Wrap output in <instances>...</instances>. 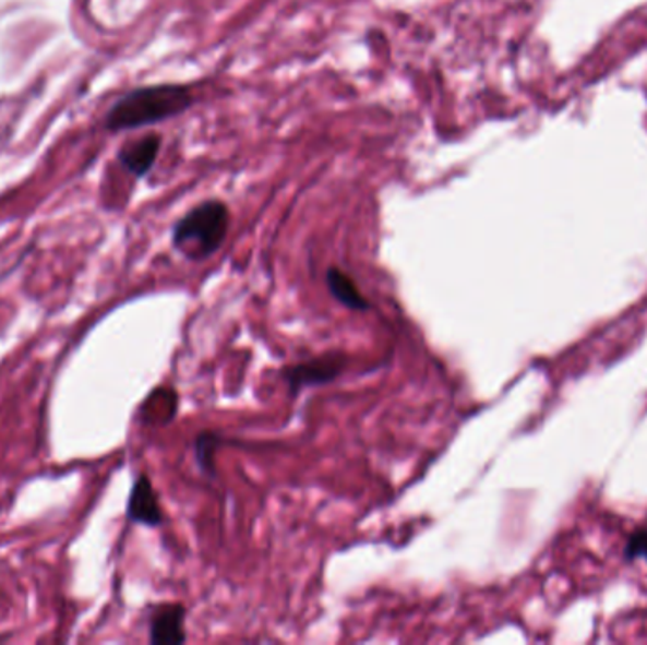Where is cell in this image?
I'll return each instance as SVG.
<instances>
[{
	"label": "cell",
	"mask_w": 647,
	"mask_h": 645,
	"mask_svg": "<svg viewBox=\"0 0 647 645\" xmlns=\"http://www.w3.org/2000/svg\"><path fill=\"white\" fill-rule=\"evenodd\" d=\"M229 231V208L226 203L211 199L182 216L172 229V247L180 254L203 262L218 252Z\"/></svg>",
	"instance_id": "7a4b0ae2"
},
{
	"label": "cell",
	"mask_w": 647,
	"mask_h": 645,
	"mask_svg": "<svg viewBox=\"0 0 647 645\" xmlns=\"http://www.w3.org/2000/svg\"><path fill=\"white\" fill-rule=\"evenodd\" d=\"M625 561H647V525L640 526L628 536L625 549H623Z\"/></svg>",
	"instance_id": "9c48e42d"
},
{
	"label": "cell",
	"mask_w": 647,
	"mask_h": 645,
	"mask_svg": "<svg viewBox=\"0 0 647 645\" xmlns=\"http://www.w3.org/2000/svg\"><path fill=\"white\" fill-rule=\"evenodd\" d=\"M327 290L342 306L350 311H370L371 303L366 299L355 278L349 277L339 267H330L326 271Z\"/></svg>",
	"instance_id": "8992f818"
},
{
	"label": "cell",
	"mask_w": 647,
	"mask_h": 645,
	"mask_svg": "<svg viewBox=\"0 0 647 645\" xmlns=\"http://www.w3.org/2000/svg\"><path fill=\"white\" fill-rule=\"evenodd\" d=\"M184 606H180V604L161 606L149 621V642L156 645L184 644Z\"/></svg>",
	"instance_id": "5b68a950"
},
{
	"label": "cell",
	"mask_w": 647,
	"mask_h": 645,
	"mask_svg": "<svg viewBox=\"0 0 647 645\" xmlns=\"http://www.w3.org/2000/svg\"><path fill=\"white\" fill-rule=\"evenodd\" d=\"M345 366H347V358L339 353H332V355L319 356L309 362L283 369V379L292 392V396H298L299 392L307 386L334 383L335 379L345 371Z\"/></svg>",
	"instance_id": "3957f363"
},
{
	"label": "cell",
	"mask_w": 647,
	"mask_h": 645,
	"mask_svg": "<svg viewBox=\"0 0 647 645\" xmlns=\"http://www.w3.org/2000/svg\"><path fill=\"white\" fill-rule=\"evenodd\" d=\"M220 447V433L201 432L195 440V461L200 464L201 471L208 477H214V456Z\"/></svg>",
	"instance_id": "ba28073f"
},
{
	"label": "cell",
	"mask_w": 647,
	"mask_h": 645,
	"mask_svg": "<svg viewBox=\"0 0 647 645\" xmlns=\"http://www.w3.org/2000/svg\"><path fill=\"white\" fill-rule=\"evenodd\" d=\"M159 146V136H146L143 141L133 142L121 150V164L136 177H144L152 169V165L156 164Z\"/></svg>",
	"instance_id": "52a82bcc"
},
{
	"label": "cell",
	"mask_w": 647,
	"mask_h": 645,
	"mask_svg": "<svg viewBox=\"0 0 647 645\" xmlns=\"http://www.w3.org/2000/svg\"><path fill=\"white\" fill-rule=\"evenodd\" d=\"M128 517L144 526L164 525V510L148 477L139 476L128 502Z\"/></svg>",
	"instance_id": "277c9868"
},
{
	"label": "cell",
	"mask_w": 647,
	"mask_h": 645,
	"mask_svg": "<svg viewBox=\"0 0 647 645\" xmlns=\"http://www.w3.org/2000/svg\"><path fill=\"white\" fill-rule=\"evenodd\" d=\"M192 93L184 85H152L123 95L107 116L112 131L143 128L171 120L192 107Z\"/></svg>",
	"instance_id": "6da1fadb"
}]
</instances>
